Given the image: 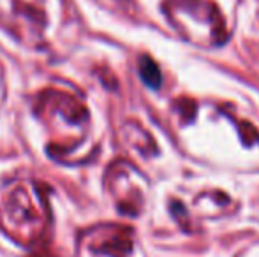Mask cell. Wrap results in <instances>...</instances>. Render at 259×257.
I'll return each instance as SVG.
<instances>
[{
	"mask_svg": "<svg viewBox=\"0 0 259 257\" xmlns=\"http://www.w3.org/2000/svg\"><path fill=\"white\" fill-rule=\"evenodd\" d=\"M140 74L150 88L157 90L160 86V71L157 67V64L152 59H148V57H143L140 60Z\"/></svg>",
	"mask_w": 259,
	"mask_h": 257,
	"instance_id": "1",
	"label": "cell"
}]
</instances>
